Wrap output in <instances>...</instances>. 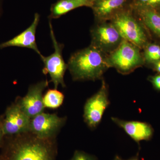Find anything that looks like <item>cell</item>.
<instances>
[{"label": "cell", "instance_id": "1", "mask_svg": "<svg viewBox=\"0 0 160 160\" xmlns=\"http://www.w3.org/2000/svg\"><path fill=\"white\" fill-rule=\"evenodd\" d=\"M107 55L90 45L72 55L67 66L74 81H96L109 68Z\"/></svg>", "mask_w": 160, "mask_h": 160}, {"label": "cell", "instance_id": "2", "mask_svg": "<svg viewBox=\"0 0 160 160\" xmlns=\"http://www.w3.org/2000/svg\"><path fill=\"white\" fill-rule=\"evenodd\" d=\"M123 39L142 49L148 39L142 23L135 15L131 7L119 12L110 21Z\"/></svg>", "mask_w": 160, "mask_h": 160}, {"label": "cell", "instance_id": "3", "mask_svg": "<svg viewBox=\"0 0 160 160\" xmlns=\"http://www.w3.org/2000/svg\"><path fill=\"white\" fill-rule=\"evenodd\" d=\"M140 49L132 43L123 39L116 49L107 55L109 68H114L122 74L131 73L145 63Z\"/></svg>", "mask_w": 160, "mask_h": 160}, {"label": "cell", "instance_id": "4", "mask_svg": "<svg viewBox=\"0 0 160 160\" xmlns=\"http://www.w3.org/2000/svg\"><path fill=\"white\" fill-rule=\"evenodd\" d=\"M38 138L20 141L12 146L9 160H55L54 149L49 142Z\"/></svg>", "mask_w": 160, "mask_h": 160}, {"label": "cell", "instance_id": "5", "mask_svg": "<svg viewBox=\"0 0 160 160\" xmlns=\"http://www.w3.org/2000/svg\"><path fill=\"white\" fill-rule=\"evenodd\" d=\"M49 26L54 51L49 56H44L42 54L40 56L44 63L43 72L45 73H49L51 78V81L54 84L55 89H57L59 85L63 87L66 86L64 77L66 69H68V66L63 58L62 53L64 45L59 43L56 40L50 22Z\"/></svg>", "mask_w": 160, "mask_h": 160}, {"label": "cell", "instance_id": "6", "mask_svg": "<svg viewBox=\"0 0 160 160\" xmlns=\"http://www.w3.org/2000/svg\"><path fill=\"white\" fill-rule=\"evenodd\" d=\"M91 35V45L107 55L116 49L123 39L110 22H100L92 29Z\"/></svg>", "mask_w": 160, "mask_h": 160}, {"label": "cell", "instance_id": "7", "mask_svg": "<svg viewBox=\"0 0 160 160\" xmlns=\"http://www.w3.org/2000/svg\"><path fill=\"white\" fill-rule=\"evenodd\" d=\"M108 92V87L103 80L99 90L89 98L85 104L84 119L91 129H94L101 122L105 110L110 104Z\"/></svg>", "mask_w": 160, "mask_h": 160}, {"label": "cell", "instance_id": "8", "mask_svg": "<svg viewBox=\"0 0 160 160\" xmlns=\"http://www.w3.org/2000/svg\"><path fill=\"white\" fill-rule=\"evenodd\" d=\"M48 85V82L46 80L31 86L27 94L18 103L23 112L30 118L43 112L45 106L42 92Z\"/></svg>", "mask_w": 160, "mask_h": 160}, {"label": "cell", "instance_id": "9", "mask_svg": "<svg viewBox=\"0 0 160 160\" xmlns=\"http://www.w3.org/2000/svg\"><path fill=\"white\" fill-rule=\"evenodd\" d=\"M63 122L64 119L57 115L42 112L31 118L29 130L38 138L46 139L54 134Z\"/></svg>", "mask_w": 160, "mask_h": 160}, {"label": "cell", "instance_id": "10", "mask_svg": "<svg viewBox=\"0 0 160 160\" xmlns=\"http://www.w3.org/2000/svg\"><path fill=\"white\" fill-rule=\"evenodd\" d=\"M31 118L23 112L18 104L9 107L2 125L4 134H14L29 131Z\"/></svg>", "mask_w": 160, "mask_h": 160}, {"label": "cell", "instance_id": "11", "mask_svg": "<svg viewBox=\"0 0 160 160\" xmlns=\"http://www.w3.org/2000/svg\"><path fill=\"white\" fill-rule=\"evenodd\" d=\"M132 0H94L90 7L99 22L110 21L119 12L130 8Z\"/></svg>", "mask_w": 160, "mask_h": 160}, {"label": "cell", "instance_id": "12", "mask_svg": "<svg viewBox=\"0 0 160 160\" xmlns=\"http://www.w3.org/2000/svg\"><path fill=\"white\" fill-rule=\"evenodd\" d=\"M111 119L136 142L149 141L153 136L154 129L149 123L139 121H125L115 117L112 118Z\"/></svg>", "mask_w": 160, "mask_h": 160}, {"label": "cell", "instance_id": "13", "mask_svg": "<svg viewBox=\"0 0 160 160\" xmlns=\"http://www.w3.org/2000/svg\"><path fill=\"white\" fill-rule=\"evenodd\" d=\"M39 21V14L35 13L33 22L28 28L13 38L2 43L0 45V48L3 49L12 46L29 48L34 50L38 54L41 55V52L38 48L36 41V32Z\"/></svg>", "mask_w": 160, "mask_h": 160}, {"label": "cell", "instance_id": "14", "mask_svg": "<svg viewBox=\"0 0 160 160\" xmlns=\"http://www.w3.org/2000/svg\"><path fill=\"white\" fill-rule=\"evenodd\" d=\"M132 12L140 22L160 38V13L156 9L133 7Z\"/></svg>", "mask_w": 160, "mask_h": 160}, {"label": "cell", "instance_id": "15", "mask_svg": "<svg viewBox=\"0 0 160 160\" xmlns=\"http://www.w3.org/2000/svg\"><path fill=\"white\" fill-rule=\"evenodd\" d=\"M83 6H86V5L78 0H59L52 6L50 18H58L73 9Z\"/></svg>", "mask_w": 160, "mask_h": 160}, {"label": "cell", "instance_id": "16", "mask_svg": "<svg viewBox=\"0 0 160 160\" xmlns=\"http://www.w3.org/2000/svg\"><path fill=\"white\" fill-rule=\"evenodd\" d=\"M64 96L57 89H49L43 98V103L45 107L55 109L62 104Z\"/></svg>", "mask_w": 160, "mask_h": 160}, {"label": "cell", "instance_id": "17", "mask_svg": "<svg viewBox=\"0 0 160 160\" xmlns=\"http://www.w3.org/2000/svg\"><path fill=\"white\" fill-rule=\"evenodd\" d=\"M143 54L145 63L153 64L160 61V46L156 43H148L144 48Z\"/></svg>", "mask_w": 160, "mask_h": 160}, {"label": "cell", "instance_id": "18", "mask_svg": "<svg viewBox=\"0 0 160 160\" xmlns=\"http://www.w3.org/2000/svg\"><path fill=\"white\" fill-rule=\"evenodd\" d=\"M131 6L158 10L160 8V0H132Z\"/></svg>", "mask_w": 160, "mask_h": 160}, {"label": "cell", "instance_id": "19", "mask_svg": "<svg viewBox=\"0 0 160 160\" xmlns=\"http://www.w3.org/2000/svg\"><path fill=\"white\" fill-rule=\"evenodd\" d=\"M71 160H96L95 158L82 151H77Z\"/></svg>", "mask_w": 160, "mask_h": 160}, {"label": "cell", "instance_id": "20", "mask_svg": "<svg viewBox=\"0 0 160 160\" xmlns=\"http://www.w3.org/2000/svg\"><path fill=\"white\" fill-rule=\"evenodd\" d=\"M148 79L152 84L153 88L158 91H160V74L158 73L153 76H150Z\"/></svg>", "mask_w": 160, "mask_h": 160}, {"label": "cell", "instance_id": "21", "mask_svg": "<svg viewBox=\"0 0 160 160\" xmlns=\"http://www.w3.org/2000/svg\"><path fill=\"white\" fill-rule=\"evenodd\" d=\"M152 69L154 71L157 72L158 73L160 74V61L152 64Z\"/></svg>", "mask_w": 160, "mask_h": 160}, {"label": "cell", "instance_id": "22", "mask_svg": "<svg viewBox=\"0 0 160 160\" xmlns=\"http://www.w3.org/2000/svg\"><path fill=\"white\" fill-rule=\"evenodd\" d=\"M86 5V6L90 7L91 3L94 0H78Z\"/></svg>", "mask_w": 160, "mask_h": 160}, {"label": "cell", "instance_id": "23", "mask_svg": "<svg viewBox=\"0 0 160 160\" xmlns=\"http://www.w3.org/2000/svg\"><path fill=\"white\" fill-rule=\"evenodd\" d=\"M113 160H140L138 158V157H134L131 158L129 159L128 160H124L122 158L120 157L119 156L117 155L115 157L114 159Z\"/></svg>", "mask_w": 160, "mask_h": 160}, {"label": "cell", "instance_id": "24", "mask_svg": "<svg viewBox=\"0 0 160 160\" xmlns=\"http://www.w3.org/2000/svg\"><path fill=\"white\" fill-rule=\"evenodd\" d=\"M3 134V130H2V125L1 123L0 122V140L2 138V135Z\"/></svg>", "mask_w": 160, "mask_h": 160}, {"label": "cell", "instance_id": "25", "mask_svg": "<svg viewBox=\"0 0 160 160\" xmlns=\"http://www.w3.org/2000/svg\"><path fill=\"white\" fill-rule=\"evenodd\" d=\"M157 10L160 13V8H159V9H158V10Z\"/></svg>", "mask_w": 160, "mask_h": 160}, {"label": "cell", "instance_id": "26", "mask_svg": "<svg viewBox=\"0 0 160 160\" xmlns=\"http://www.w3.org/2000/svg\"><path fill=\"white\" fill-rule=\"evenodd\" d=\"M7 160H9V159H7Z\"/></svg>", "mask_w": 160, "mask_h": 160}]
</instances>
